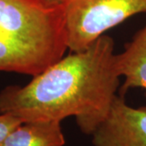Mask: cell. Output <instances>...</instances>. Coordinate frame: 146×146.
I'll list each match as a JSON object with an SVG mask.
<instances>
[{"label":"cell","instance_id":"obj_8","mask_svg":"<svg viewBox=\"0 0 146 146\" xmlns=\"http://www.w3.org/2000/svg\"><path fill=\"white\" fill-rule=\"evenodd\" d=\"M43 1L52 5H62L65 0H43Z\"/></svg>","mask_w":146,"mask_h":146},{"label":"cell","instance_id":"obj_4","mask_svg":"<svg viewBox=\"0 0 146 146\" xmlns=\"http://www.w3.org/2000/svg\"><path fill=\"white\" fill-rule=\"evenodd\" d=\"M92 137L94 146H146V106L131 107L117 95Z\"/></svg>","mask_w":146,"mask_h":146},{"label":"cell","instance_id":"obj_5","mask_svg":"<svg viewBox=\"0 0 146 146\" xmlns=\"http://www.w3.org/2000/svg\"><path fill=\"white\" fill-rule=\"evenodd\" d=\"M116 62L120 76L124 77L121 96L133 88L146 90V24L126 45L124 50L116 54Z\"/></svg>","mask_w":146,"mask_h":146},{"label":"cell","instance_id":"obj_2","mask_svg":"<svg viewBox=\"0 0 146 146\" xmlns=\"http://www.w3.org/2000/svg\"><path fill=\"white\" fill-rule=\"evenodd\" d=\"M67 50L62 6L0 0V71L34 76Z\"/></svg>","mask_w":146,"mask_h":146},{"label":"cell","instance_id":"obj_3","mask_svg":"<svg viewBox=\"0 0 146 146\" xmlns=\"http://www.w3.org/2000/svg\"><path fill=\"white\" fill-rule=\"evenodd\" d=\"M61 6L70 52L84 50L107 30L146 12V0H65Z\"/></svg>","mask_w":146,"mask_h":146},{"label":"cell","instance_id":"obj_7","mask_svg":"<svg viewBox=\"0 0 146 146\" xmlns=\"http://www.w3.org/2000/svg\"><path fill=\"white\" fill-rule=\"evenodd\" d=\"M22 123L24 122L21 119L14 115L0 113V146L7 136Z\"/></svg>","mask_w":146,"mask_h":146},{"label":"cell","instance_id":"obj_1","mask_svg":"<svg viewBox=\"0 0 146 146\" xmlns=\"http://www.w3.org/2000/svg\"><path fill=\"white\" fill-rule=\"evenodd\" d=\"M114 40L102 35L84 50L70 52L24 86L0 92V113L23 122L62 121L74 116L91 135L104 121L119 87Z\"/></svg>","mask_w":146,"mask_h":146},{"label":"cell","instance_id":"obj_6","mask_svg":"<svg viewBox=\"0 0 146 146\" xmlns=\"http://www.w3.org/2000/svg\"><path fill=\"white\" fill-rule=\"evenodd\" d=\"M60 121L24 122L7 136L1 146H63Z\"/></svg>","mask_w":146,"mask_h":146}]
</instances>
